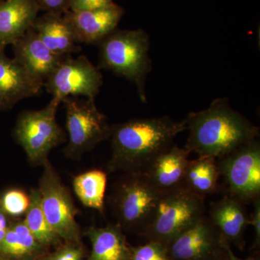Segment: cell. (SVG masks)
<instances>
[{"label": "cell", "instance_id": "3957f363", "mask_svg": "<svg viewBox=\"0 0 260 260\" xmlns=\"http://www.w3.org/2000/svg\"><path fill=\"white\" fill-rule=\"evenodd\" d=\"M98 45V68L109 70L134 83L142 102H146L145 81L152 70L148 34L143 29H116Z\"/></svg>", "mask_w": 260, "mask_h": 260}, {"label": "cell", "instance_id": "9c48e42d", "mask_svg": "<svg viewBox=\"0 0 260 260\" xmlns=\"http://www.w3.org/2000/svg\"><path fill=\"white\" fill-rule=\"evenodd\" d=\"M220 175L231 196L241 202L254 201L260 194V144L256 139L218 159Z\"/></svg>", "mask_w": 260, "mask_h": 260}, {"label": "cell", "instance_id": "7a4b0ae2", "mask_svg": "<svg viewBox=\"0 0 260 260\" xmlns=\"http://www.w3.org/2000/svg\"><path fill=\"white\" fill-rule=\"evenodd\" d=\"M184 120L189 133L184 148L199 157L221 158L259 136V127L234 110L225 98L215 99L204 110L189 113Z\"/></svg>", "mask_w": 260, "mask_h": 260}, {"label": "cell", "instance_id": "7c38bea8", "mask_svg": "<svg viewBox=\"0 0 260 260\" xmlns=\"http://www.w3.org/2000/svg\"><path fill=\"white\" fill-rule=\"evenodd\" d=\"M218 231L204 216L167 243L168 255L174 260H205L213 254Z\"/></svg>", "mask_w": 260, "mask_h": 260}, {"label": "cell", "instance_id": "484cf974", "mask_svg": "<svg viewBox=\"0 0 260 260\" xmlns=\"http://www.w3.org/2000/svg\"><path fill=\"white\" fill-rule=\"evenodd\" d=\"M40 10L47 13L63 15L69 11L70 0H37Z\"/></svg>", "mask_w": 260, "mask_h": 260}, {"label": "cell", "instance_id": "44dd1931", "mask_svg": "<svg viewBox=\"0 0 260 260\" xmlns=\"http://www.w3.org/2000/svg\"><path fill=\"white\" fill-rule=\"evenodd\" d=\"M42 244L37 242L24 221L9 226L0 243V253L15 259H27L37 254Z\"/></svg>", "mask_w": 260, "mask_h": 260}, {"label": "cell", "instance_id": "603a6c76", "mask_svg": "<svg viewBox=\"0 0 260 260\" xmlns=\"http://www.w3.org/2000/svg\"><path fill=\"white\" fill-rule=\"evenodd\" d=\"M29 198L30 203L28 210L25 213L26 216L24 223L39 244L42 245L55 244L59 237L51 229L44 215L41 204L39 189L32 190Z\"/></svg>", "mask_w": 260, "mask_h": 260}, {"label": "cell", "instance_id": "277c9868", "mask_svg": "<svg viewBox=\"0 0 260 260\" xmlns=\"http://www.w3.org/2000/svg\"><path fill=\"white\" fill-rule=\"evenodd\" d=\"M204 197L184 186L162 191L145 232L153 241L167 244L205 215Z\"/></svg>", "mask_w": 260, "mask_h": 260}, {"label": "cell", "instance_id": "2e32d148", "mask_svg": "<svg viewBox=\"0 0 260 260\" xmlns=\"http://www.w3.org/2000/svg\"><path fill=\"white\" fill-rule=\"evenodd\" d=\"M37 0H6L0 4V49L13 45L38 18Z\"/></svg>", "mask_w": 260, "mask_h": 260}, {"label": "cell", "instance_id": "4316f807", "mask_svg": "<svg viewBox=\"0 0 260 260\" xmlns=\"http://www.w3.org/2000/svg\"><path fill=\"white\" fill-rule=\"evenodd\" d=\"M113 0H70V11H84L112 4Z\"/></svg>", "mask_w": 260, "mask_h": 260}, {"label": "cell", "instance_id": "d4e9b609", "mask_svg": "<svg viewBox=\"0 0 260 260\" xmlns=\"http://www.w3.org/2000/svg\"><path fill=\"white\" fill-rule=\"evenodd\" d=\"M130 260H171L162 243L153 242L134 249Z\"/></svg>", "mask_w": 260, "mask_h": 260}, {"label": "cell", "instance_id": "f1b7e54d", "mask_svg": "<svg viewBox=\"0 0 260 260\" xmlns=\"http://www.w3.org/2000/svg\"><path fill=\"white\" fill-rule=\"evenodd\" d=\"M254 203V211H253L252 216L249 219V224H251L255 232V237L256 242H259L260 239V200L257 198L253 201Z\"/></svg>", "mask_w": 260, "mask_h": 260}, {"label": "cell", "instance_id": "f546056e", "mask_svg": "<svg viewBox=\"0 0 260 260\" xmlns=\"http://www.w3.org/2000/svg\"><path fill=\"white\" fill-rule=\"evenodd\" d=\"M9 226L8 225V220L5 217V213L0 210V243L4 239L5 234L8 232Z\"/></svg>", "mask_w": 260, "mask_h": 260}, {"label": "cell", "instance_id": "ac0fdd59", "mask_svg": "<svg viewBox=\"0 0 260 260\" xmlns=\"http://www.w3.org/2000/svg\"><path fill=\"white\" fill-rule=\"evenodd\" d=\"M208 218L225 241L240 239L249 220L242 202L232 196L214 203Z\"/></svg>", "mask_w": 260, "mask_h": 260}, {"label": "cell", "instance_id": "1f68e13d", "mask_svg": "<svg viewBox=\"0 0 260 260\" xmlns=\"http://www.w3.org/2000/svg\"><path fill=\"white\" fill-rule=\"evenodd\" d=\"M0 204H1V200H0Z\"/></svg>", "mask_w": 260, "mask_h": 260}, {"label": "cell", "instance_id": "8992f818", "mask_svg": "<svg viewBox=\"0 0 260 260\" xmlns=\"http://www.w3.org/2000/svg\"><path fill=\"white\" fill-rule=\"evenodd\" d=\"M66 109L68 145L65 156L77 159L109 139L111 126L107 116L99 110L95 99L70 97L64 99Z\"/></svg>", "mask_w": 260, "mask_h": 260}, {"label": "cell", "instance_id": "6da1fadb", "mask_svg": "<svg viewBox=\"0 0 260 260\" xmlns=\"http://www.w3.org/2000/svg\"><path fill=\"white\" fill-rule=\"evenodd\" d=\"M185 130V120L175 121L169 116L137 118L111 126L109 172L143 173Z\"/></svg>", "mask_w": 260, "mask_h": 260}, {"label": "cell", "instance_id": "7402d4cb", "mask_svg": "<svg viewBox=\"0 0 260 260\" xmlns=\"http://www.w3.org/2000/svg\"><path fill=\"white\" fill-rule=\"evenodd\" d=\"M107 176L101 170H91L77 176L73 180L75 194L85 206L102 211Z\"/></svg>", "mask_w": 260, "mask_h": 260}, {"label": "cell", "instance_id": "e0dca14e", "mask_svg": "<svg viewBox=\"0 0 260 260\" xmlns=\"http://www.w3.org/2000/svg\"><path fill=\"white\" fill-rule=\"evenodd\" d=\"M31 29L51 51L61 56L79 52L75 32L64 15L46 13L37 18Z\"/></svg>", "mask_w": 260, "mask_h": 260}, {"label": "cell", "instance_id": "5bb4252c", "mask_svg": "<svg viewBox=\"0 0 260 260\" xmlns=\"http://www.w3.org/2000/svg\"><path fill=\"white\" fill-rule=\"evenodd\" d=\"M14 59L41 83H45L51 73L68 56L51 51L31 28L13 44Z\"/></svg>", "mask_w": 260, "mask_h": 260}, {"label": "cell", "instance_id": "30bf717a", "mask_svg": "<svg viewBox=\"0 0 260 260\" xmlns=\"http://www.w3.org/2000/svg\"><path fill=\"white\" fill-rule=\"evenodd\" d=\"M103 76L85 56H68L44 83L48 93L61 103L70 97L94 99L100 92Z\"/></svg>", "mask_w": 260, "mask_h": 260}, {"label": "cell", "instance_id": "83f0119b", "mask_svg": "<svg viewBox=\"0 0 260 260\" xmlns=\"http://www.w3.org/2000/svg\"><path fill=\"white\" fill-rule=\"evenodd\" d=\"M83 251L80 248L69 246L58 251L49 260H81Z\"/></svg>", "mask_w": 260, "mask_h": 260}, {"label": "cell", "instance_id": "5b68a950", "mask_svg": "<svg viewBox=\"0 0 260 260\" xmlns=\"http://www.w3.org/2000/svg\"><path fill=\"white\" fill-rule=\"evenodd\" d=\"M60 104L52 98L43 109L24 111L18 116L13 135L32 164L44 166L51 150L64 139V133L56 120Z\"/></svg>", "mask_w": 260, "mask_h": 260}, {"label": "cell", "instance_id": "ffe728a7", "mask_svg": "<svg viewBox=\"0 0 260 260\" xmlns=\"http://www.w3.org/2000/svg\"><path fill=\"white\" fill-rule=\"evenodd\" d=\"M216 160L212 157H199L189 160L183 186L203 197L215 191L220 176Z\"/></svg>", "mask_w": 260, "mask_h": 260}, {"label": "cell", "instance_id": "9a60e30c", "mask_svg": "<svg viewBox=\"0 0 260 260\" xmlns=\"http://www.w3.org/2000/svg\"><path fill=\"white\" fill-rule=\"evenodd\" d=\"M190 154L185 148L173 144L157 155L142 174L160 191L183 186Z\"/></svg>", "mask_w": 260, "mask_h": 260}, {"label": "cell", "instance_id": "d6986e66", "mask_svg": "<svg viewBox=\"0 0 260 260\" xmlns=\"http://www.w3.org/2000/svg\"><path fill=\"white\" fill-rule=\"evenodd\" d=\"M91 242L90 260H129V249L120 227L92 228L88 232Z\"/></svg>", "mask_w": 260, "mask_h": 260}, {"label": "cell", "instance_id": "cb8c5ba5", "mask_svg": "<svg viewBox=\"0 0 260 260\" xmlns=\"http://www.w3.org/2000/svg\"><path fill=\"white\" fill-rule=\"evenodd\" d=\"M30 203V198L24 191L11 189L3 195L1 200L2 211L10 216H21L26 213Z\"/></svg>", "mask_w": 260, "mask_h": 260}, {"label": "cell", "instance_id": "52a82bcc", "mask_svg": "<svg viewBox=\"0 0 260 260\" xmlns=\"http://www.w3.org/2000/svg\"><path fill=\"white\" fill-rule=\"evenodd\" d=\"M162 191L142 173H132L119 183L114 208L118 221L127 229L145 231Z\"/></svg>", "mask_w": 260, "mask_h": 260}, {"label": "cell", "instance_id": "8fae6325", "mask_svg": "<svg viewBox=\"0 0 260 260\" xmlns=\"http://www.w3.org/2000/svg\"><path fill=\"white\" fill-rule=\"evenodd\" d=\"M120 6L112 4L84 11H68L64 15L75 32L77 42L99 44L116 30L124 15Z\"/></svg>", "mask_w": 260, "mask_h": 260}, {"label": "cell", "instance_id": "4fadbf2b", "mask_svg": "<svg viewBox=\"0 0 260 260\" xmlns=\"http://www.w3.org/2000/svg\"><path fill=\"white\" fill-rule=\"evenodd\" d=\"M43 86L44 83L0 49V111L10 110L20 101L37 95Z\"/></svg>", "mask_w": 260, "mask_h": 260}, {"label": "cell", "instance_id": "4dcf8cb0", "mask_svg": "<svg viewBox=\"0 0 260 260\" xmlns=\"http://www.w3.org/2000/svg\"><path fill=\"white\" fill-rule=\"evenodd\" d=\"M222 245H223V249L226 251L228 255V260H250V259H242L238 258L237 256L234 255V253L232 252V249L229 247L227 241H222Z\"/></svg>", "mask_w": 260, "mask_h": 260}, {"label": "cell", "instance_id": "ba28073f", "mask_svg": "<svg viewBox=\"0 0 260 260\" xmlns=\"http://www.w3.org/2000/svg\"><path fill=\"white\" fill-rule=\"evenodd\" d=\"M39 191L44 215L58 237L70 242H78L80 230L76 209L69 190L49 160L44 165Z\"/></svg>", "mask_w": 260, "mask_h": 260}]
</instances>
